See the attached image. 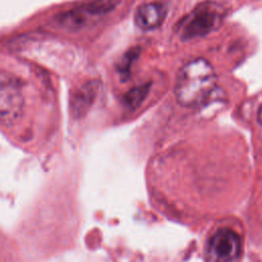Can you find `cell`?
<instances>
[{"mask_svg":"<svg viewBox=\"0 0 262 262\" xmlns=\"http://www.w3.org/2000/svg\"><path fill=\"white\" fill-rule=\"evenodd\" d=\"M167 14L164 5L158 2H145L138 6L134 13L135 25L144 31H150L159 28Z\"/></svg>","mask_w":262,"mask_h":262,"instance_id":"5b68a950","label":"cell"},{"mask_svg":"<svg viewBox=\"0 0 262 262\" xmlns=\"http://www.w3.org/2000/svg\"><path fill=\"white\" fill-rule=\"evenodd\" d=\"M239 235L230 228L218 229L209 239L207 257L210 262H233L241 255Z\"/></svg>","mask_w":262,"mask_h":262,"instance_id":"277c9868","label":"cell"},{"mask_svg":"<svg viewBox=\"0 0 262 262\" xmlns=\"http://www.w3.org/2000/svg\"><path fill=\"white\" fill-rule=\"evenodd\" d=\"M24 106L20 82L13 75L0 71V124H15L23 116Z\"/></svg>","mask_w":262,"mask_h":262,"instance_id":"3957f363","label":"cell"},{"mask_svg":"<svg viewBox=\"0 0 262 262\" xmlns=\"http://www.w3.org/2000/svg\"><path fill=\"white\" fill-rule=\"evenodd\" d=\"M217 77L212 64L203 57L187 61L179 70L175 83V97L183 106H198L216 88Z\"/></svg>","mask_w":262,"mask_h":262,"instance_id":"6da1fadb","label":"cell"},{"mask_svg":"<svg viewBox=\"0 0 262 262\" xmlns=\"http://www.w3.org/2000/svg\"><path fill=\"white\" fill-rule=\"evenodd\" d=\"M257 120H258V122L262 125V104H261V106L259 107L258 115H257Z\"/></svg>","mask_w":262,"mask_h":262,"instance_id":"8fae6325","label":"cell"},{"mask_svg":"<svg viewBox=\"0 0 262 262\" xmlns=\"http://www.w3.org/2000/svg\"><path fill=\"white\" fill-rule=\"evenodd\" d=\"M149 91V84H143L130 89L124 96L125 104L130 108H136L141 104Z\"/></svg>","mask_w":262,"mask_h":262,"instance_id":"30bf717a","label":"cell"},{"mask_svg":"<svg viewBox=\"0 0 262 262\" xmlns=\"http://www.w3.org/2000/svg\"><path fill=\"white\" fill-rule=\"evenodd\" d=\"M99 90L97 81H89L78 88L72 97V111L76 117H82L94 102Z\"/></svg>","mask_w":262,"mask_h":262,"instance_id":"8992f818","label":"cell"},{"mask_svg":"<svg viewBox=\"0 0 262 262\" xmlns=\"http://www.w3.org/2000/svg\"><path fill=\"white\" fill-rule=\"evenodd\" d=\"M91 17L85 11L82 5L64 10L55 15L56 25L68 31H76L83 28Z\"/></svg>","mask_w":262,"mask_h":262,"instance_id":"52a82bcc","label":"cell"},{"mask_svg":"<svg viewBox=\"0 0 262 262\" xmlns=\"http://www.w3.org/2000/svg\"><path fill=\"white\" fill-rule=\"evenodd\" d=\"M121 0H91L84 3L82 6L90 17L102 16L113 9L120 3Z\"/></svg>","mask_w":262,"mask_h":262,"instance_id":"ba28073f","label":"cell"},{"mask_svg":"<svg viewBox=\"0 0 262 262\" xmlns=\"http://www.w3.org/2000/svg\"><path fill=\"white\" fill-rule=\"evenodd\" d=\"M224 16L223 8L215 2H204L198 5L180 26L182 40L204 37L217 30Z\"/></svg>","mask_w":262,"mask_h":262,"instance_id":"7a4b0ae2","label":"cell"},{"mask_svg":"<svg viewBox=\"0 0 262 262\" xmlns=\"http://www.w3.org/2000/svg\"><path fill=\"white\" fill-rule=\"evenodd\" d=\"M140 53V49L138 47H133L128 49L124 55L121 57L117 69H118V73L120 74V77L125 80L128 79L130 76V72H131V68L133 66V63L136 61V59L138 58Z\"/></svg>","mask_w":262,"mask_h":262,"instance_id":"9c48e42d","label":"cell"}]
</instances>
